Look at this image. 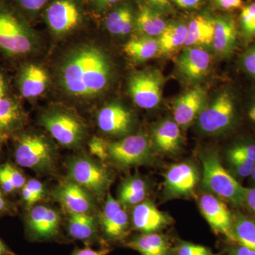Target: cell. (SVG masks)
I'll return each instance as SVG.
<instances>
[{
    "label": "cell",
    "instance_id": "obj_1",
    "mask_svg": "<svg viewBox=\"0 0 255 255\" xmlns=\"http://www.w3.org/2000/svg\"><path fill=\"white\" fill-rule=\"evenodd\" d=\"M112 74V65L105 52L94 45L85 44L75 47L64 57L58 79L68 95L90 99L107 90Z\"/></svg>",
    "mask_w": 255,
    "mask_h": 255
},
{
    "label": "cell",
    "instance_id": "obj_2",
    "mask_svg": "<svg viewBox=\"0 0 255 255\" xmlns=\"http://www.w3.org/2000/svg\"><path fill=\"white\" fill-rule=\"evenodd\" d=\"M38 47V38L21 11L8 0H0V50L5 56L21 59Z\"/></svg>",
    "mask_w": 255,
    "mask_h": 255
},
{
    "label": "cell",
    "instance_id": "obj_3",
    "mask_svg": "<svg viewBox=\"0 0 255 255\" xmlns=\"http://www.w3.org/2000/svg\"><path fill=\"white\" fill-rule=\"evenodd\" d=\"M203 184L219 198L241 206L244 204L246 188L226 170L216 152H208L201 157Z\"/></svg>",
    "mask_w": 255,
    "mask_h": 255
},
{
    "label": "cell",
    "instance_id": "obj_4",
    "mask_svg": "<svg viewBox=\"0 0 255 255\" xmlns=\"http://www.w3.org/2000/svg\"><path fill=\"white\" fill-rule=\"evenodd\" d=\"M15 159L18 165L39 172H48L54 167L55 153L45 137L33 133L20 135L15 145Z\"/></svg>",
    "mask_w": 255,
    "mask_h": 255
},
{
    "label": "cell",
    "instance_id": "obj_5",
    "mask_svg": "<svg viewBox=\"0 0 255 255\" xmlns=\"http://www.w3.org/2000/svg\"><path fill=\"white\" fill-rule=\"evenodd\" d=\"M42 125L52 137L66 147L81 144L85 135V127L76 116L63 110H52L42 115Z\"/></svg>",
    "mask_w": 255,
    "mask_h": 255
},
{
    "label": "cell",
    "instance_id": "obj_6",
    "mask_svg": "<svg viewBox=\"0 0 255 255\" xmlns=\"http://www.w3.org/2000/svg\"><path fill=\"white\" fill-rule=\"evenodd\" d=\"M70 179L87 189L92 196L103 197L110 187V175L99 162L87 157H74L68 164Z\"/></svg>",
    "mask_w": 255,
    "mask_h": 255
},
{
    "label": "cell",
    "instance_id": "obj_7",
    "mask_svg": "<svg viewBox=\"0 0 255 255\" xmlns=\"http://www.w3.org/2000/svg\"><path fill=\"white\" fill-rule=\"evenodd\" d=\"M109 158L120 167H130L148 162L150 159V140L142 134L130 135L108 145Z\"/></svg>",
    "mask_w": 255,
    "mask_h": 255
},
{
    "label": "cell",
    "instance_id": "obj_8",
    "mask_svg": "<svg viewBox=\"0 0 255 255\" xmlns=\"http://www.w3.org/2000/svg\"><path fill=\"white\" fill-rule=\"evenodd\" d=\"M163 80L157 72L141 71L133 74L128 91L134 103L144 110H152L160 103Z\"/></svg>",
    "mask_w": 255,
    "mask_h": 255
},
{
    "label": "cell",
    "instance_id": "obj_9",
    "mask_svg": "<svg viewBox=\"0 0 255 255\" xmlns=\"http://www.w3.org/2000/svg\"><path fill=\"white\" fill-rule=\"evenodd\" d=\"M236 116V105L233 95L223 92L199 114V127L207 133H216L231 127Z\"/></svg>",
    "mask_w": 255,
    "mask_h": 255
},
{
    "label": "cell",
    "instance_id": "obj_10",
    "mask_svg": "<svg viewBox=\"0 0 255 255\" xmlns=\"http://www.w3.org/2000/svg\"><path fill=\"white\" fill-rule=\"evenodd\" d=\"M166 192L173 197H183L194 192L199 180V174L194 164L180 162L171 166L164 174Z\"/></svg>",
    "mask_w": 255,
    "mask_h": 255
},
{
    "label": "cell",
    "instance_id": "obj_11",
    "mask_svg": "<svg viewBox=\"0 0 255 255\" xmlns=\"http://www.w3.org/2000/svg\"><path fill=\"white\" fill-rule=\"evenodd\" d=\"M199 208L214 232L223 235L231 241L233 216L225 203L213 194H203L199 199Z\"/></svg>",
    "mask_w": 255,
    "mask_h": 255
},
{
    "label": "cell",
    "instance_id": "obj_12",
    "mask_svg": "<svg viewBox=\"0 0 255 255\" xmlns=\"http://www.w3.org/2000/svg\"><path fill=\"white\" fill-rule=\"evenodd\" d=\"M55 194L68 212L90 214L95 208L93 196L71 179L62 182Z\"/></svg>",
    "mask_w": 255,
    "mask_h": 255
},
{
    "label": "cell",
    "instance_id": "obj_13",
    "mask_svg": "<svg viewBox=\"0 0 255 255\" xmlns=\"http://www.w3.org/2000/svg\"><path fill=\"white\" fill-rule=\"evenodd\" d=\"M46 18L52 31L64 34L78 26L80 13L72 0H56L47 8Z\"/></svg>",
    "mask_w": 255,
    "mask_h": 255
},
{
    "label": "cell",
    "instance_id": "obj_14",
    "mask_svg": "<svg viewBox=\"0 0 255 255\" xmlns=\"http://www.w3.org/2000/svg\"><path fill=\"white\" fill-rule=\"evenodd\" d=\"M206 91L201 87L191 89L176 100L173 107L174 122L179 127L190 125L205 107Z\"/></svg>",
    "mask_w": 255,
    "mask_h": 255
},
{
    "label": "cell",
    "instance_id": "obj_15",
    "mask_svg": "<svg viewBox=\"0 0 255 255\" xmlns=\"http://www.w3.org/2000/svg\"><path fill=\"white\" fill-rule=\"evenodd\" d=\"M48 83V73L39 65L26 63L20 67L16 85L23 98L31 100L39 97L46 91Z\"/></svg>",
    "mask_w": 255,
    "mask_h": 255
},
{
    "label": "cell",
    "instance_id": "obj_16",
    "mask_svg": "<svg viewBox=\"0 0 255 255\" xmlns=\"http://www.w3.org/2000/svg\"><path fill=\"white\" fill-rule=\"evenodd\" d=\"M170 217L159 211L155 204L143 201L134 206L132 214L133 227L142 233H157L170 225Z\"/></svg>",
    "mask_w": 255,
    "mask_h": 255
},
{
    "label": "cell",
    "instance_id": "obj_17",
    "mask_svg": "<svg viewBox=\"0 0 255 255\" xmlns=\"http://www.w3.org/2000/svg\"><path fill=\"white\" fill-rule=\"evenodd\" d=\"M102 229L107 238L120 240L127 235L129 220L127 211L119 200L108 194L101 217Z\"/></svg>",
    "mask_w": 255,
    "mask_h": 255
},
{
    "label": "cell",
    "instance_id": "obj_18",
    "mask_svg": "<svg viewBox=\"0 0 255 255\" xmlns=\"http://www.w3.org/2000/svg\"><path fill=\"white\" fill-rule=\"evenodd\" d=\"M27 221L28 229L39 239L55 237L59 232L60 215L48 206L38 205L32 208Z\"/></svg>",
    "mask_w": 255,
    "mask_h": 255
},
{
    "label": "cell",
    "instance_id": "obj_19",
    "mask_svg": "<svg viewBox=\"0 0 255 255\" xmlns=\"http://www.w3.org/2000/svg\"><path fill=\"white\" fill-rule=\"evenodd\" d=\"M211 57L201 47H187L178 58V70L184 78L192 81L201 80L209 72Z\"/></svg>",
    "mask_w": 255,
    "mask_h": 255
},
{
    "label": "cell",
    "instance_id": "obj_20",
    "mask_svg": "<svg viewBox=\"0 0 255 255\" xmlns=\"http://www.w3.org/2000/svg\"><path fill=\"white\" fill-rule=\"evenodd\" d=\"M97 124L102 131L110 135H123L132 126L131 114L119 104L105 106L99 112Z\"/></svg>",
    "mask_w": 255,
    "mask_h": 255
},
{
    "label": "cell",
    "instance_id": "obj_21",
    "mask_svg": "<svg viewBox=\"0 0 255 255\" xmlns=\"http://www.w3.org/2000/svg\"><path fill=\"white\" fill-rule=\"evenodd\" d=\"M238 27L236 20L230 16L216 18L212 46L220 55L228 56L236 48Z\"/></svg>",
    "mask_w": 255,
    "mask_h": 255
},
{
    "label": "cell",
    "instance_id": "obj_22",
    "mask_svg": "<svg viewBox=\"0 0 255 255\" xmlns=\"http://www.w3.org/2000/svg\"><path fill=\"white\" fill-rule=\"evenodd\" d=\"M127 246L141 255H176L168 238L158 233H142L128 242Z\"/></svg>",
    "mask_w": 255,
    "mask_h": 255
},
{
    "label": "cell",
    "instance_id": "obj_23",
    "mask_svg": "<svg viewBox=\"0 0 255 255\" xmlns=\"http://www.w3.org/2000/svg\"><path fill=\"white\" fill-rule=\"evenodd\" d=\"M173 121H164L156 127L153 132L155 150L164 155L174 154L182 143L180 128Z\"/></svg>",
    "mask_w": 255,
    "mask_h": 255
},
{
    "label": "cell",
    "instance_id": "obj_24",
    "mask_svg": "<svg viewBox=\"0 0 255 255\" xmlns=\"http://www.w3.org/2000/svg\"><path fill=\"white\" fill-rule=\"evenodd\" d=\"M216 19L205 14L192 18L187 26V47L209 46L213 44Z\"/></svg>",
    "mask_w": 255,
    "mask_h": 255
},
{
    "label": "cell",
    "instance_id": "obj_25",
    "mask_svg": "<svg viewBox=\"0 0 255 255\" xmlns=\"http://www.w3.org/2000/svg\"><path fill=\"white\" fill-rule=\"evenodd\" d=\"M21 105L11 95L0 101V132L4 135L18 130L24 122Z\"/></svg>",
    "mask_w": 255,
    "mask_h": 255
},
{
    "label": "cell",
    "instance_id": "obj_26",
    "mask_svg": "<svg viewBox=\"0 0 255 255\" xmlns=\"http://www.w3.org/2000/svg\"><path fill=\"white\" fill-rule=\"evenodd\" d=\"M136 27L142 36H159L167 26L159 11L147 5H143L139 9L136 19Z\"/></svg>",
    "mask_w": 255,
    "mask_h": 255
},
{
    "label": "cell",
    "instance_id": "obj_27",
    "mask_svg": "<svg viewBox=\"0 0 255 255\" xmlns=\"http://www.w3.org/2000/svg\"><path fill=\"white\" fill-rule=\"evenodd\" d=\"M147 192V184L143 179L138 177H130L121 185L119 201L122 206L134 207L145 201Z\"/></svg>",
    "mask_w": 255,
    "mask_h": 255
},
{
    "label": "cell",
    "instance_id": "obj_28",
    "mask_svg": "<svg viewBox=\"0 0 255 255\" xmlns=\"http://www.w3.org/2000/svg\"><path fill=\"white\" fill-rule=\"evenodd\" d=\"M187 31V26L184 23L167 24L157 39L159 51L162 53H169L185 45Z\"/></svg>",
    "mask_w": 255,
    "mask_h": 255
},
{
    "label": "cell",
    "instance_id": "obj_29",
    "mask_svg": "<svg viewBox=\"0 0 255 255\" xmlns=\"http://www.w3.org/2000/svg\"><path fill=\"white\" fill-rule=\"evenodd\" d=\"M124 51L135 61H145L154 58L159 51L158 40L142 36L128 42Z\"/></svg>",
    "mask_w": 255,
    "mask_h": 255
},
{
    "label": "cell",
    "instance_id": "obj_30",
    "mask_svg": "<svg viewBox=\"0 0 255 255\" xmlns=\"http://www.w3.org/2000/svg\"><path fill=\"white\" fill-rule=\"evenodd\" d=\"M231 241L255 251V221L241 214L233 216Z\"/></svg>",
    "mask_w": 255,
    "mask_h": 255
},
{
    "label": "cell",
    "instance_id": "obj_31",
    "mask_svg": "<svg viewBox=\"0 0 255 255\" xmlns=\"http://www.w3.org/2000/svg\"><path fill=\"white\" fill-rule=\"evenodd\" d=\"M68 228L72 237L79 241H87L94 236L96 221L92 215L68 212Z\"/></svg>",
    "mask_w": 255,
    "mask_h": 255
},
{
    "label": "cell",
    "instance_id": "obj_32",
    "mask_svg": "<svg viewBox=\"0 0 255 255\" xmlns=\"http://www.w3.org/2000/svg\"><path fill=\"white\" fill-rule=\"evenodd\" d=\"M133 24V14L131 9L127 6H120L112 11L105 22L107 30L117 36H126L130 33Z\"/></svg>",
    "mask_w": 255,
    "mask_h": 255
},
{
    "label": "cell",
    "instance_id": "obj_33",
    "mask_svg": "<svg viewBox=\"0 0 255 255\" xmlns=\"http://www.w3.org/2000/svg\"><path fill=\"white\" fill-rule=\"evenodd\" d=\"M240 25L245 37L248 38L255 37V1L242 8Z\"/></svg>",
    "mask_w": 255,
    "mask_h": 255
},
{
    "label": "cell",
    "instance_id": "obj_34",
    "mask_svg": "<svg viewBox=\"0 0 255 255\" xmlns=\"http://www.w3.org/2000/svg\"><path fill=\"white\" fill-rule=\"evenodd\" d=\"M176 255H216L207 247L180 241L175 249Z\"/></svg>",
    "mask_w": 255,
    "mask_h": 255
},
{
    "label": "cell",
    "instance_id": "obj_35",
    "mask_svg": "<svg viewBox=\"0 0 255 255\" xmlns=\"http://www.w3.org/2000/svg\"><path fill=\"white\" fill-rule=\"evenodd\" d=\"M228 156L241 157L255 162V144L252 142L238 144L228 151Z\"/></svg>",
    "mask_w": 255,
    "mask_h": 255
},
{
    "label": "cell",
    "instance_id": "obj_36",
    "mask_svg": "<svg viewBox=\"0 0 255 255\" xmlns=\"http://www.w3.org/2000/svg\"><path fill=\"white\" fill-rule=\"evenodd\" d=\"M228 157L230 163L238 176L245 178L251 175L254 168L255 162L241 158V157H229V156H228Z\"/></svg>",
    "mask_w": 255,
    "mask_h": 255
},
{
    "label": "cell",
    "instance_id": "obj_37",
    "mask_svg": "<svg viewBox=\"0 0 255 255\" xmlns=\"http://www.w3.org/2000/svg\"><path fill=\"white\" fill-rule=\"evenodd\" d=\"M108 145L104 139L93 137L89 142V150L92 155L102 160L108 158Z\"/></svg>",
    "mask_w": 255,
    "mask_h": 255
},
{
    "label": "cell",
    "instance_id": "obj_38",
    "mask_svg": "<svg viewBox=\"0 0 255 255\" xmlns=\"http://www.w3.org/2000/svg\"><path fill=\"white\" fill-rule=\"evenodd\" d=\"M16 7L28 14H34L41 10L48 0H13Z\"/></svg>",
    "mask_w": 255,
    "mask_h": 255
},
{
    "label": "cell",
    "instance_id": "obj_39",
    "mask_svg": "<svg viewBox=\"0 0 255 255\" xmlns=\"http://www.w3.org/2000/svg\"><path fill=\"white\" fill-rule=\"evenodd\" d=\"M5 173L9 178L10 182L12 183L15 189H21L26 184V181L23 175L17 169L15 168L11 164L6 163L1 165Z\"/></svg>",
    "mask_w": 255,
    "mask_h": 255
},
{
    "label": "cell",
    "instance_id": "obj_40",
    "mask_svg": "<svg viewBox=\"0 0 255 255\" xmlns=\"http://www.w3.org/2000/svg\"><path fill=\"white\" fill-rule=\"evenodd\" d=\"M242 63L247 73L255 76V46L252 47L245 53Z\"/></svg>",
    "mask_w": 255,
    "mask_h": 255
},
{
    "label": "cell",
    "instance_id": "obj_41",
    "mask_svg": "<svg viewBox=\"0 0 255 255\" xmlns=\"http://www.w3.org/2000/svg\"><path fill=\"white\" fill-rule=\"evenodd\" d=\"M25 186L33 193V195L36 196L39 200H41L44 195V187L40 181L37 179H32L26 182Z\"/></svg>",
    "mask_w": 255,
    "mask_h": 255
},
{
    "label": "cell",
    "instance_id": "obj_42",
    "mask_svg": "<svg viewBox=\"0 0 255 255\" xmlns=\"http://www.w3.org/2000/svg\"><path fill=\"white\" fill-rule=\"evenodd\" d=\"M220 9L230 11L239 9L243 6V0H214Z\"/></svg>",
    "mask_w": 255,
    "mask_h": 255
},
{
    "label": "cell",
    "instance_id": "obj_43",
    "mask_svg": "<svg viewBox=\"0 0 255 255\" xmlns=\"http://www.w3.org/2000/svg\"><path fill=\"white\" fill-rule=\"evenodd\" d=\"M227 255H255V251L236 243L228 248Z\"/></svg>",
    "mask_w": 255,
    "mask_h": 255
},
{
    "label": "cell",
    "instance_id": "obj_44",
    "mask_svg": "<svg viewBox=\"0 0 255 255\" xmlns=\"http://www.w3.org/2000/svg\"><path fill=\"white\" fill-rule=\"evenodd\" d=\"M244 204H246L248 209L255 215V188L246 189Z\"/></svg>",
    "mask_w": 255,
    "mask_h": 255
},
{
    "label": "cell",
    "instance_id": "obj_45",
    "mask_svg": "<svg viewBox=\"0 0 255 255\" xmlns=\"http://www.w3.org/2000/svg\"><path fill=\"white\" fill-rule=\"evenodd\" d=\"M0 186H1L3 191L6 193H11L16 190L14 186H13L12 183L10 182L9 178L6 176L1 166H0Z\"/></svg>",
    "mask_w": 255,
    "mask_h": 255
},
{
    "label": "cell",
    "instance_id": "obj_46",
    "mask_svg": "<svg viewBox=\"0 0 255 255\" xmlns=\"http://www.w3.org/2000/svg\"><path fill=\"white\" fill-rule=\"evenodd\" d=\"M9 94V82L5 74L0 70V101L2 100Z\"/></svg>",
    "mask_w": 255,
    "mask_h": 255
},
{
    "label": "cell",
    "instance_id": "obj_47",
    "mask_svg": "<svg viewBox=\"0 0 255 255\" xmlns=\"http://www.w3.org/2000/svg\"><path fill=\"white\" fill-rule=\"evenodd\" d=\"M111 250L101 249L99 251L92 249V248H83V249L78 250L72 255H108L110 254Z\"/></svg>",
    "mask_w": 255,
    "mask_h": 255
},
{
    "label": "cell",
    "instance_id": "obj_48",
    "mask_svg": "<svg viewBox=\"0 0 255 255\" xmlns=\"http://www.w3.org/2000/svg\"><path fill=\"white\" fill-rule=\"evenodd\" d=\"M149 6L157 11H167L170 8L169 0H146Z\"/></svg>",
    "mask_w": 255,
    "mask_h": 255
},
{
    "label": "cell",
    "instance_id": "obj_49",
    "mask_svg": "<svg viewBox=\"0 0 255 255\" xmlns=\"http://www.w3.org/2000/svg\"><path fill=\"white\" fill-rule=\"evenodd\" d=\"M21 195H22L23 201L28 206L34 205L36 203L40 201L25 185L21 188Z\"/></svg>",
    "mask_w": 255,
    "mask_h": 255
},
{
    "label": "cell",
    "instance_id": "obj_50",
    "mask_svg": "<svg viewBox=\"0 0 255 255\" xmlns=\"http://www.w3.org/2000/svg\"><path fill=\"white\" fill-rule=\"evenodd\" d=\"M172 1L183 9H193L199 6L202 0H172Z\"/></svg>",
    "mask_w": 255,
    "mask_h": 255
},
{
    "label": "cell",
    "instance_id": "obj_51",
    "mask_svg": "<svg viewBox=\"0 0 255 255\" xmlns=\"http://www.w3.org/2000/svg\"><path fill=\"white\" fill-rule=\"evenodd\" d=\"M248 117L252 122L255 124V95L252 102L251 106H250L249 110L248 113Z\"/></svg>",
    "mask_w": 255,
    "mask_h": 255
},
{
    "label": "cell",
    "instance_id": "obj_52",
    "mask_svg": "<svg viewBox=\"0 0 255 255\" xmlns=\"http://www.w3.org/2000/svg\"><path fill=\"white\" fill-rule=\"evenodd\" d=\"M101 5H110L118 2L120 0H96Z\"/></svg>",
    "mask_w": 255,
    "mask_h": 255
},
{
    "label": "cell",
    "instance_id": "obj_53",
    "mask_svg": "<svg viewBox=\"0 0 255 255\" xmlns=\"http://www.w3.org/2000/svg\"><path fill=\"white\" fill-rule=\"evenodd\" d=\"M6 201L4 200V196H3L2 193L0 191V212L4 211L5 208H6Z\"/></svg>",
    "mask_w": 255,
    "mask_h": 255
},
{
    "label": "cell",
    "instance_id": "obj_54",
    "mask_svg": "<svg viewBox=\"0 0 255 255\" xmlns=\"http://www.w3.org/2000/svg\"><path fill=\"white\" fill-rule=\"evenodd\" d=\"M10 254L8 250L6 249V247L3 244L2 242L0 241V255H6Z\"/></svg>",
    "mask_w": 255,
    "mask_h": 255
},
{
    "label": "cell",
    "instance_id": "obj_55",
    "mask_svg": "<svg viewBox=\"0 0 255 255\" xmlns=\"http://www.w3.org/2000/svg\"><path fill=\"white\" fill-rule=\"evenodd\" d=\"M251 176L253 180L255 182V165H254V168H253V172H252Z\"/></svg>",
    "mask_w": 255,
    "mask_h": 255
},
{
    "label": "cell",
    "instance_id": "obj_56",
    "mask_svg": "<svg viewBox=\"0 0 255 255\" xmlns=\"http://www.w3.org/2000/svg\"><path fill=\"white\" fill-rule=\"evenodd\" d=\"M4 134L2 133V132H0V146H1V142L3 140V137L4 136Z\"/></svg>",
    "mask_w": 255,
    "mask_h": 255
},
{
    "label": "cell",
    "instance_id": "obj_57",
    "mask_svg": "<svg viewBox=\"0 0 255 255\" xmlns=\"http://www.w3.org/2000/svg\"></svg>",
    "mask_w": 255,
    "mask_h": 255
}]
</instances>
